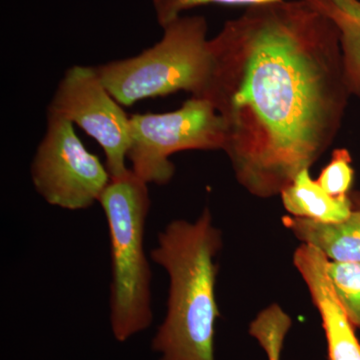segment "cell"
Returning a JSON list of instances; mask_svg holds the SVG:
<instances>
[{
    "label": "cell",
    "instance_id": "6da1fadb",
    "mask_svg": "<svg viewBox=\"0 0 360 360\" xmlns=\"http://www.w3.org/2000/svg\"><path fill=\"white\" fill-rule=\"evenodd\" d=\"M205 98L221 116L240 186L281 194L340 131L348 97L340 32L311 0L245 7L210 39Z\"/></svg>",
    "mask_w": 360,
    "mask_h": 360
},
{
    "label": "cell",
    "instance_id": "7a4b0ae2",
    "mask_svg": "<svg viewBox=\"0 0 360 360\" xmlns=\"http://www.w3.org/2000/svg\"><path fill=\"white\" fill-rule=\"evenodd\" d=\"M221 248L208 208L195 221L174 220L158 233L150 258L169 278L167 314L151 342L158 360H215V257Z\"/></svg>",
    "mask_w": 360,
    "mask_h": 360
},
{
    "label": "cell",
    "instance_id": "3957f363",
    "mask_svg": "<svg viewBox=\"0 0 360 360\" xmlns=\"http://www.w3.org/2000/svg\"><path fill=\"white\" fill-rule=\"evenodd\" d=\"M99 203L110 232L111 331L115 340L125 342L153 321V274L144 250L151 205L148 184L129 169L111 179Z\"/></svg>",
    "mask_w": 360,
    "mask_h": 360
},
{
    "label": "cell",
    "instance_id": "277c9868",
    "mask_svg": "<svg viewBox=\"0 0 360 360\" xmlns=\"http://www.w3.org/2000/svg\"><path fill=\"white\" fill-rule=\"evenodd\" d=\"M158 44L131 58L96 66L97 75L120 105L186 91L205 94L212 68L208 25L201 15H182L161 27Z\"/></svg>",
    "mask_w": 360,
    "mask_h": 360
},
{
    "label": "cell",
    "instance_id": "5b68a950",
    "mask_svg": "<svg viewBox=\"0 0 360 360\" xmlns=\"http://www.w3.org/2000/svg\"><path fill=\"white\" fill-rule=\"evenodd\" d=\"M131 172L148 184L165 186L174 176L170 161L186 150H224L226 131L210 101L191 96L179 110L130 116Z\"/></svg>",
    "mask_w": 360,
    "mask_h": 360
},
{
    "label": "cell",
    "instance_id": "8992f818",
    "mask_svg": "<svg viewBox=\"0 0 360 360\" xmlns=\"http://www.w3.org/2000/svg\"><path fill=\"white\" fill-rule=\"evenodd\" d=\"M30 174L35 191L49 205L68 210L99 202L111 180L108 167L77 136L75 124L53 115L47 116Z\"/></svg>",
    "mask_w": 360,
    "mask_h": 360
},
{
    "label": "cell",
    "instance_id": "52a82bcc",
    "mask_svg": "<svg viewBox=\"0 0 360 360\" xmlns=\"http://www.w3.org/2000/svg\"><path fill=\"white\" fill-rule=\"evenodd\" d=\"M113 98L96 68L75 65L66 70L49 106V115L60 116L84 130L103 149L108 172L122 176L131 144L130 117Z\"/></svg>",
    "mask_w": 360,
    "mask_h": 360
},
{
    "label": "cell",
    "instance_id": "ba28073f",
    "mask_svg": "<svg viewBox=\"0 0 360 360\" xmlns=\"http://www.w3.org/2000/svg\"><path fill=\"white\" fill-rule=\"evenodd\" d=\"M326 262L328 258L321 251L304 243L293 255V264L307 283L312 302L321 314L328 360H360L359 338L329 283Z\"/></svg>",
    "mask_w": 360,
    "mask_h": 360
},
{
    "label": "cell",
    "instance_id": "9c48e42d",
    "mask_svg": "<svg viewBox=\"0 0 360 360\" xmlns=\"http://www.w3.org/2000/svg\"><path fill=\"white\" fill-rule=\"evenodd\" d=\"M283 224L304 245L321 251L329 262L360 264V208L354 207L352 214L340 222L284 217Z\"/></svg>",
    "mask_w": 360,
    "mask_h": 360
},
{
    "label": "cell",
    "instance_id": "30bf717a",
    "mask_svg": "<svg viewBox=\"0 0 360 360\" xmlns=\"http://www.w3.org/2000/svg\"><path fill=\"white\" fill-rule=\"evenodd\" d=\"M284 208L291 217L321 222H340L347 219L354 210L350 195L335 198L326 193L309 169L302 170L290 186L281 191Z\"/></svg>",
    "mask_w": 360,
    "mask_h": 360
},
{
    "label": "cell",
    "instance_id": "8fae6325",
    "mask_svg": "<svg viewBox=\"0 0 360 360\" xmlns=\"http://www.w3.org/2000/svg\"><path fill=\"white\" fill-rule=\"evenodd\" d=\"M331 18L340 32L345 84L360 98V18L350 15L333 0H311Z\"/></svg>",
    "mask_w": 360,
    "mask_h": 360
},
{
    "label": "cell",
    "instance_id": "7c38bea8",
    "mask_svg": "<svg viewBox=\"0 0 360 360\" xmlns=\"http://www.w3.org/2000/svg\"><path fill=\"white\" fill-rule=\"evenodd\" d=\"M326 274L338 302L360 330V264L326 262Z\"/></svg>",
    "mask_w": 360,
    "mask_h": 360
},
{
    "label": "cell",
    "instance_id": "4fadbf2b",
    "mask_svg": "<svg viewBox=\"0 0 360 360\" xmlns=\"http://www.w3.org/2000/svg\"><path fill=\"white\" fill-rule=\"evenodd\" d=\"M158 25L163 27L167 23L184 15L186 11L196 7L220 4L229 6H251L276 0H150ZM345 13L360 18L359 0H333Z\"/></svg>",
    "mask_w": 360,
    "mask_h": 360
},
{
    "label": "cell",
    "instance_id": "5bb4252c",
    "mask_svg": "<svg viewBox=\"0 0 360 360\" xmlns=\"http://www.w3.org/2000/svg\"><path fill=\"white\" fill-rule=\"evenodd\" d=\"M352 162V155L347 149H335L331 160L316 179L317 184L335 198L349 195L354 177Z\"/></svg>",
    "mask_w": 360,
    "mask_h": 360
},
{
    "label": "cell",
    "instance_id": "9a60e30c",
    "mask_svg": "<svg viewBox=\"0 0 360 360\" xmlns=\"http://www.w3.org/2000/svg\"><path fill=\"white\" fill-rule=\"evenodd\" d=\"M350 198H352L354 207L360 208V193H354L350 195Z\"/></svg>",
    "mask_w": 360,
    "mask_h": 360
},
{
    "label": "cell",
    "instance_id": "2e32d148",
    "mask_svg": "<svg viewBox=\"0 0 360 360\" xmlns=\"http://www.w3.org/2000/svg\"><path fill=\"white\" fill-rule=\"evenodd\" d=\"M279 359H281V356H279V354H274L272 355H270V356H269V360H279Z\"/></svg>",
    "mask_w": 360,
    "mask_h": 360
}]
</instances>
